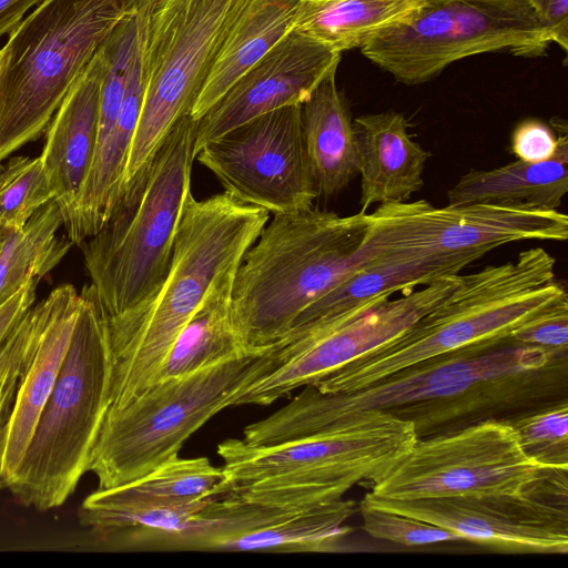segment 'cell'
Instances as JSON below:
<instances>
[{"label":"cell","mask_w":568,"mask_h":568,"mask_svg":"<svg viewBox=\"0 0 568 568\" xmlns=\"http://www.w3.org/2000/svg\"><path fill=\"white\" fill-rule=\"evenodd\" d=\"M546 353L509 338L415 364L366 387L323 393L303 387L286 405L247 425L243 440L271 446L315 435L365 410L410 420L418 438L524 409Z\"/></svg>","instance_id":"obj_1"},{"label":"cell","mask_w":568,"mask_h":568,"mask_svg":"<svg viewBox=\"0 0 568 568\" xmlns=\"http://www.w3.org/2000/svg\"><path fill=\"white\" fill-rule=\"evenodd\" d=\"M270 213L226 192L184 203L166 273L154 291L106 318L110 406L120 407L152 383L178 335L212 287L235 273Z\"/></svg>","instance_id":"obj_2"},{"label":"cell","mask_w":568,"mask_h":568,"mask_svg":"<svg viewBox=\"0 0 568 568\" xmlns=\"http://www.w3.org/2000/svg\"><path fill=\"white\" fill-rule=\"evenodd\" d=\"M555 265V257L537 246L514 261L460 275L455 290L403 334L311 385L323 393L353 392L415 364L506 339L568 301Z\"/></svg>","instance_id":"obj_3"},{"label":"cell","mask_w":568,"mask_h":568,"mask_svg":"<svg viewBox=\"0 0 568 568\" xmlns=\"http://www.w3.org/2000/svg\"><path fill=\"white\" fill-rule=\"evenodd\" d=\"M365 213L314 206L274 214L234 276L231 311L252 352L282 339L296 317L358 267Z\"/></svg>","instance_id":"obj_4"},{"label":"cell","mask_w":568,"mask_h":568,"mask_svg":"<svg viewBox=\"0 0 568 568\" xmlns=\"http://www.w3.org/2000/svg\"><path fill=\"white\" fill-rule=\"evenodd\" d=\"M417 440L410 420L382 410L271 446L227 438L216 448L224 462L223 494L301 508L341 499L354 485L384 477Z\"/></svg>","instance_id":"obj_5"},{"label":"cell","mask_w":568,"mask_h":568,"mask_svg":"<svg viewBox=\"0 0 568 568\" xmlns=\"http://www.w3.org/2000/svg\"><path fill=\"white\" fill-rule=\"evenodd\" d=\"M195 124L181 118L128 181L102 229L80 245L106 318L131 308L160 284L191 191Z\"/></svg>","instance_id":"obj_6"},{"label":"cell","mask_w":568,"mask_h":568,"mask_svg":"<svg viewBox=\"0 0 568 568\" xmlns=\"http://www.w3.org/2000/svg\"><path fill=\"white\" fill-rule=\"evenodd\" d=\"M140 0H43L0 48V165L38 140L70 88Z\"/></svg>","instance_id":"obj_7"},{"label":"cell","mask_w":568,"mask_h":568,"mask_svg":"<svg viewBox=\"0 0 568 568\" xmlns=\"http://www.w3.org/2000/svg\"><path fill=\"white\" fill-rule=\"evenodd\" d=\"M68 351L32 438L7 488L24 507L63 505L89 471L110 406L106 317L91 285L82 288Z\"/></svg>","instance_id":"obj_8"},{"label":"cell","mask_w":568,"mask_h":568,"mask_svg":"<svg viewBox=\"0 0 568 568\" xmlns=\"http://www.w3.org/2000/svg\"><path fill=\"white\" fill-rule=\"evenodd\" d=\"M265 351L153 383L126 404L109 407L89 467L98 489L134 481L179 455L260 373Z\"/></svg>","instance_id":"obj_9"},{"label":"cell","mask_w":568,"mask_h":568,"mask_svg":"<svg viewBox=\"0 0 568 568\" xmlns=\"http://www.w3.org/2000/svg\"><path fill=\"white\" fill-rule=\"evenodd\" d=\"M358 266L434 263L460 272L491 250L520 241L562 242L558 210L496 204L436 207L425 200L379 204L365 213Z\"/></svg>","instance_id":"obj_10"},{"label":"cell","mask_w":568,"mask_h":568,"mask_svg":"<svg viewBox=\"0 0 568 568\" xmlns=\"http://www.w3.org/2000/svg\"><path fill=\"white\" fill-rule=\"evenodd\" d=\"M550 43L529 0H422L410 17L359 49L396 81L416 85L467 57L507 51L532 58Z\"/></svg>","instance_id":"obj_11"},{"label":"cell","mask_w":568,"mask_h":568,"mask_svg":"<svg viewBox=\"0 0 568 568\" xmlns=\"http://www.w3.org/2000/svg\"><path fill=\"white\" fill-rule=\"evenodd\" d=\"M567 473L530 458L507 419L487 418L418 438L369 494L397 500L521 495L568 487Z\"/></svg>","instance_id":"obj_12"},{"label":"cell","mask_w":568,"mask_h":568,"mask_svg":"<svg viewBox=\"0 0 568 568\" xmlns=\"http://www.w3.org/2000/svg\"><path fill=\"white\" fill-rule=\"evenodd\" d=\"M233 2L154 0L142 34L144 92L123 187L190 114Z\"/></svg>","instance_id":"obj_13"},{"label":"cell","mask_w":568,"mask_h":568,"mask_svg":"<svg viewBox=\"0 0 568 568\" xmlns=\"http://www.w3.org/2000/svg\"><path fill=\"white\" fill-rule=\"evenodd\" d=\"M459 281L460 274L442 278L398 298L379 300L333 324L283 337L266 349L260 373L232 396L230 406L270 405L314 384L403 334Z\"/></svg>","instance_id":"obj_14"},{"label":"cell","mask_w":568,"mask_h":568,"mask_svg":"<svg viewBox=\"0 0 568 568\" xmlns=\"http://www.w3.org/2000/svg\"><path fill=\"white\" fill-rule=\"evenodd\" d=\"M73 285L32 306L0 346V488H8L32 438L79 313Z\"/></svg>","instance_id":"obj_15"},{"label":"cell","mask_w":568,"mask_h":568,"mask_svg":"<svg viewBox=\"0 0 568 568\" xmlns=\"http://www.w3.org/2000/svg\"><path fill=\"white\" fill-rule=\"evenodd\" d=\"M194 160L237 201L281 214L310 209L318 196L311 173L301 105L262 114L204 143Z\"/></svg>","instance_id":"obj_16"},{"label":"cell","mask_w":568,"mask_h":568,"mask_svg":"<svg viewBox=\"0 0 568 568\" xmlns=\"http://www.w3.org/2000/svg\"><path fill=\"white\" fill-rule=\"evenodd\" d=\"M568 487L521 495L397 500L367 493L364 504L412 517L463 540L516 554L568 552Z\"/></svg>","instance_id":"obj_17"},{"label":"cell","mask_w":568,"mask_h":568,"mask_svg":"<svg viewBox=\"0 0 568 568\" xmlns=\"http://www.w3.org/2000/svg\"><path fill=\"white\" fill-rule=\"evenodd\" d=\"M339 60L341 53L292 30L195 121L194 154L262 114L301 105Z\"/></svg>","instance_id":"obj_18"},{"label":"cell","mask_w":568,"mask_h":568,"mask_svg":"<svg viewBox=\"0 0 568 568\" xmlns=\"http://www.w3.org/2000/svg\"><path fill=\"white\" fill-rule=\"evenodd\" d=\"M358 511L353 499L288 507L226 494L217 510L214 550L271 552L336 551L352 531L345 523Z\"/></svg>","instance_id":"obj_19"},{"label":"cell","mask_w":568,"mask_h":568,"mask_svg":"<svg viewBox=\"0 0 568 568\" xmlns=\"http://www.w3.org/2000/svg\"><path fill=\"white\" fill-rule=\"evenodd\" d=\"M102 47L75 80L52 116L40 155L67 229L89 175L98 143Z\"/></svg>","instance_id":"obj_20"},{"label":"cell","mask_w":568,"mask_h":568,"mask_svg":"<svg viewBox=\"0 0 568 568\" xmlns=\"http://www.w3.org/2000/svg\"><path fill=\"white\" fill-rule=\"evenodd\" d=\"M361 175L359 212L374 204L403 202L423 185L430 153L408 133L405 115L394 110L353 120Z\"/></svg>","instance_id":"obj_21"},{"label":"cell","mask_w":568,"mask_h":568,"mask_svg":"<svg viewBox=\"0 0 568 568\" xmlns=\"http://www.w3.org/2000/svg\"><path fill=\"white\" fill-rule=\"evenodd\" d=\"M298 4L300 0H234L190 112L194 121L293 30Z\"/></svg>","instance_id":"obj_22"},{"label":"cell","mask_w":568,"mask_h":568,"mask_svg":"<svg viewBox=\"0 0 568 568\" xmlns=\"http://www.w3.org/2000/svg\"><path fill=\"white\" fill-rule=\"evenodd\" d=\"M551 125L559 135L551 159L537 163L516 160L493 170H470L448 190V204L558 210L568 192V133L561 119L552 120Z\"/></svg>","instance_id":"obj_23"},{"label":"cell","mask_w":568,"mask_h":568,"mask_svg":"<svg viewBox=\"0 0 568 568\" xmlns=\"http://www.w3.org/2000/svg\"><path fill=\"white\" fill-rule=\"evenodd\" d=\"M328 73L301 104L305 151L318 196H332L358 174V153L348 103Z\"/></svg>","instance_id":"obj_24"},{"label":"cell","mask_w":568,"mask_h":568,"mask_svg":"<svg viewBox=\"0 0 568 568\" xmlns=\"http://www.w3.org/2000/svg\"><path fill=\"white\" fill-rule=\"evenodd\" d=\"M235 273L223 277L212 287L178 335L151 385L261 353L248 348L232 317Z\"/></svg>","instance_id":"obj_25"},{"label":"cell","mask_w":568,"mask_h":568,"mask_svg":"<svg viewBox=\"0 0 568 568\" xmlns=\"http://www.w3.org/2000/svg\"><path fill=\"white\" fill-rule=\"evenodd\" d=\"M420 4L422 0H300L293 31L342 53L406 20Z\"/></svg>","instance_id":"obj_26"},{"label":"cell","mask_w":568,"mask_h":568,"mask_svg":"<svg viewBox=\"0 0 568 568\" xmlns=\"http://www.w3.org/2000/svg\"><path fill=\"white\" fill-rule=\"evenodd\" d=\"M211 499L161 505L124 498L113 488L97 489L82 501L78 518L99 544L113 548L120 539L136 531L179 534Z\"/></svg>","instance_id":"obj_27"},{"label":"cell","mask_w":568,"mask_h":568,"mask_svg":"<svg viewBox=\"0 0 568 568\" xmlns=\"http://www.w3.org/2000/svg\"><path fill=\"white\" fill-rule=\"evenodd\" d=\"M63 225L59 205L51 200L19 230L10 232L0 251V305L28 281L41 280L69 251V239L57 235Z\"/></svg>","instance_id":"obj_28"},{"label":"cell","mask_w":568,"mask_h":568,"mask_svg":"<svg viewBox=\"0 0 568 568\" xmlns=\"http://www.w3.org/2000/svg\"><path fill=\"white\" fill-rule=\"evenodd\" d=\"M224 471L207 457L168 459L143 477L113 487L120 496L152 504L196 503L223 494Z\"/></svg>","instance_id":"obj_29"},{"label":"cell","mask_w":568,"mask_h":568,"mask_svg":"<svg viewBox=\"0 0 568 568\" xmlns=\"http://www.w3.org/2000/svg\"><path fill=\"white\" fill-rule=\"evenodd\" d=\"M53 197L40 156H13L0 165V226L4 230H21Z\"/></svg>","instance_id":"obj_30"},{"label":"cell","mask_w":568,"mask_h":568,"mask_svg":"<svg viewBox=\"0 0 568 568\" xmlns=\"http://www.w3.org/2000/svg\"><path fill=\"white\" fill-rule=\"evenodd\" d=\"M507 420L530 458L549 468L568 470L567 398L525 410Z\"/></svg>","instance_id":"obj_31"},{"label":"cell","mask_w":568,"mask_h":568,"mask_svg":"<svg viewBox=\"0 0 568 568\" xmlns=\"http://www.w3.org/2000/svg\"><path fill=\"white\" fill-rule=\"evenodd\" d=\"M363 529L372 537L407 547L463 540L458 535L438 526L375 508L359 501Z\"/></svg>","instance_id":"obj_32"},{"label":"cell","mask_w":568,"mask_h":568,"mask_svg":"<svg viewBox=\"0 0 568 568\" xmlns=\"http://www.w3.org/2000/svg\"><path fill=\"white\" fill-rule=\"evenodd\" d=\"M509 338L528 346L568 352V301L523 324Z\"/></svg>","instance_id":"obj_33"},{"label":"cell","mask_w":568,"mask_h":568,"mask_svg":"<svg viewBox=\"0 0 568 568\" xmlns=\"http://www.w3.org/2000/svg\"><path fill=\"white\" fill-rule=\"evenodd\" d=\"M558 145V133L536 119L518 123L510 140V151L517 160L530 163L551 159L557 152Z\"/></svg>","instance_id":"obj_34"},{"label":"cell","mask_w":568,"mask_h":568,"mask_svg":"<svg viewBox=\"0 0 568 568\" xmlns=\"http://www.w3.org/2000/svg\"><path fill=\"white\" fill-rule=\"evenodd\" d=\"M538 18L548 29L552 43L566 52L568 48V0H529Z\"/></svg>","instance_id":"obj_35"},{"label":"cell","mask_w":568,"mask_h":568,"mask_svg":"<svg viewBox=\"0 0 568 568\" xmlns=\"http://www.w3.org/2000/svg\"><path fill=\"white\" fill-rule=\"evenodd\" d=\"M38 280L28 281L14 295L0 305V346L17 323L33 306Z\"/></svg>","instance_id":"obj_36"},{"label":"cell","mask_w":568,"mask_h":568,"mask_svg":"<svg viewBox=\"0 0 568 568\" xmlns=\"http://www.w3.org/2000/svg\"><path fill=\"white\" fill-rule=\"evenodd\" d=\"M43 0H0V38L11 30Z\"/></svg>","instance_id":"obj_37"},{"label":"cell","mask_w":568,"mask_h":568,"mask_svg":"<svg viewBox=\"0 0 568 568\" xmlns=\"http://www.w3.org/2000/svg\"><path fill=\"white\" fill-rule=\"evenodd\" d=\"M9 233H10L9 231H7V230H4L3 227L0 226V251H1V247H2V245L4 243V240L7 239Z\"/></svg>","instance_id":"obj_38"},{"label":"cell","mask_w":568,"mask_h":568,"mask_svg":"<svg viewBox=\"0 0 568 568\" xmlns=\"http://www.w3.org/2000/svg\"><path fill=\"white\" fill-rule=\"evenodd\" d=\"M0 67H1V52H0Z\"/></svg>","instance_id":"obj_39"}]
</instances>
